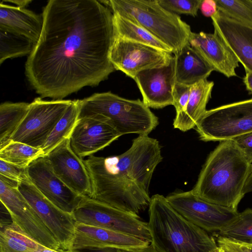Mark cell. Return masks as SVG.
<instances>
[{"instance_id":"cell-1","label":"cell","mask_w":252,"mask_h":252,"mask_svg":"<svg viewBox=\"0 0 252 252\" xmlns=\"http://www.w3.org/2000/svg\"><path fill=\"white\" fill-rule=\"evenodd\" d=\"M43 26L25 63V74L41 97L62 100L95 87L115 70L110 52L113 14L100 0H50Z\"/></svg>"},{"instance_id":"cell-2","label":"cell","mask_w":252,"mask_h":252,"mask_svg":"<svg viewBox=\"0 0 252 252\" xmlns=\"http://www.w3.org/2000/svg\"><path fill=\"white\" fill-rule=\"evenodd\" d=\"M162 160L159 142L148 135H139L121 155L89 156L84 162L90 177L91 198L139 217L149 206L150 184Z\"/></svg>"},{"instance_id":"cell-3","label":"cell","mask_w":252,"mask_h":252,"mask_svg":"<svg viewBox=\"0 0 252 252\" xmlns=\"http://www.w3.org/2000/svg\"><path fill=\"white\" fill-rule=\"evenodd\" d=\"M251 166L233 140L220 141L208 155L192 190L205 201L237 211Z\"/></svg>"},{"instance_id":"cell-4","label":"cell","mask_w":252,"mask_h":252,"mask_svg":"<svg viewBox=\"0 0 252 252\" xmlns=\"http://www.w3.org/2000/svg\"><path fill=\"white\" fill-rule=\"evenodd\" d=\"M149 217L151 245L159 252H214L218 248L213 237L179 214L162 195L151 197Z\"/></svg>"},{"instance_id":"cell-5","label":"cell","mask_w":252,"mask_h":252,"mask_svg":"<svg viewBox=\"0 0 252 252\" xmlns=\"http://www.w3.org/2000/svg\"><path fill=\"white\" fill-rule=\"evenodd\" d=\"M79 118L91 117L103 121L121 136L148 135L158 125V118L139 99L131 100L110 92L95 93L79 100Z\"/></svg>"},{"instance_id":"cell-6","label":"cell","mask_w":252,"mask_h":252,"mask_svg":"<svg viewBox=\"0 0 252 252\" xmlns=\"http://www.w3.org/2000/svg\"><path fill=\"white\" fill-rule=\"evenodd\" d=\"M111 10L146 29L167 45L174 55L188 43L189 25L177 14L162 7L158 0H100Z\"/></svg>"},{"instance_id":"cell-7","label":"cell","mask_w":252,"mask_h":252,"mask_svg":"<svg viewBox=\"0 0 252 252\" xmlns=\"http://www.w3.org/2000/svg\"><path fill=\"white\" fill-rule=\"evenodd\" d=\"M195 129L205 142L231 140L252 132V98L207 110Z\"/></svg>"},{"instance_id":"cell-8","label":"cell","mask_w":252,"mask_h":252,"mask_svg":"<svg viewBox=\"0 0 252 252\" xmlns=\"http://www.w3.org/2000/svg\"><path fill=\"white\" fill-rule=\"evenodd\" d=\"M72 215L76 223L129 235L151 243L148 223L127 212L89 196H82Z\"/></svg>"},{"instance_id":"cell-9","label":"cell","mask_w":252,"mask_h":252,"mask_svg":"<svg viewBox=\"0 0 252 252\" xmlns=\"http://www.w3.org/2000/svg\"><path fill=\"white\" fill-rule=\"evenodd\" d=\"M71 100H44L35 98L13 135L11 140L42 149L55 126L63 116Z\"/></svg>"},{"instance_id":"cell-10","label":"cell","mask_w":252,"mask_h":252,"mask_svg":"<svg viewBox=\"0 0 252 252\" xmlns=\"http://www.w3.org/2000/svg\"><path fill=\"white\" fill-rule=\"evenodd\" d=\"M172 207L187 220L208 232H218L239 213L205 201L191 190L174 192L166 197Z\"/></svg>"},{"instance_id":"cell-11","label":"cell","mask_w":252,"mask_h":252,"mask_svg":"<svg viewBox=\"0 0 252 252\" xmlns=\"http://www.w3.org/2000/svg\"><path fill=\"white\" fill-rule=\"evenodd\" d=\"M18 189L53 235L62 251L71 252L76 225L73 215L51 202L29 178L19 183Z\"/></svg>"},{"instance_id":"cell-12","label":"cell","mask_w":252,"mask_h":252,"mask_svg":"<svg viewBox=\"0 0 252 252\" xmlns=\"http://www.w3.org/2000/svg\"><path fill=\"white\" fill-rule=\"evenodd\" d=\"M0 200L12 221L24 232L47 248L62 251L53 235L18 188L0 180Z\"/></svg>"},{"instance_id":"cell-13","label":"cell","mask_w":252,"mask_h":252,"mask_svg":"<svg viewBox=\"0 0 252 252\" xmlns=\"http://www.w3.org/2000/svg\"><path fill=\"white\" fill-rule=\"evenodd\" d=\"M173 54L115 36L110 58L115 70L134 79L141 71L170 64Z\"/></svg>"},{"instance_id":"cell-14","label":"cell","mask_w":252,"mask_h":252,"mask_svg":"<svg viewBox=\"0 0 252 252\" xmlns=\"http://www.w3.org/2000/svg\"><path fill=\"white\" fill-rule=\"evenodd\" d=\"M26 171L32 184L42 194L62 210L72 215L82 196L59 178L45 157L32 161Z\"/></svg>"},{"instance_id":"cell-15","label":"cell","mask_w":252,"mask_h":252,"mask_svg":"<svg viewBox=\"0 0 252 252\" xmlns=\"http://www.w3.org/2000/svg\"><path fill=\"white\" fill-rule=\"evenodd\" d=\"M45 157L54 172L70 189L80 196L92 197L89 173L84 160L72 149L70 138L64 140Z\"/></svg>"},{"instance_id":"cell-16","label":"cell","mask_w":252,"mask_h":252,"mask_svg":"<svg viewBox=\"0 0 252 252\" xmlns=\"http://www.w3.org/2000/svg\"><path fill=\"white\" fill-rule=\"evenodd\" d=\"M149 108H162L174 104L176 84L174 56L169 64L140 72L134 79Z\"/></svg>"},{"instance_id":"cell-17","label":"cell","mask_w":252,"mask_h":252,"mask_svg":"<svg viewBox=\"0 0 252 252\" xmlns=\"http://www.w3.org/2000/svg\"><path fill=\"white\" fill-rule=\"evenodd\" d=\"M150 243L134 236L95 226L76 223L71 252L86 248H115L127 252L142 250Z\"/></svg>"},{"instance_id":"cell-18","label":"cell","mask_w":252,"mask_h":252,"mask_svg":"<svg viewBox=\"0 0 252 252\" xmlns=\"http://www.w3.org/2000/svg\"><path fill=\"white\" fill-rule=\"evenodd\" d=\"M121 136L107 123L85 117L78 119L70 143L74 152L82 159L104 149Z\"/></svg>"},{"instance_id":"cell-19","label":"cell","mask_w":252,"mask_h":252,"mask_svg":"<svg viewBox=\"0 0 252 252\" xmlns=\"http://www.w3.org/2000/svg\"><path fill=\"white\" fill-rule=\"evenodd\" d=\"M189 43L214 69L228 78L237 76L239 61L219 34L191 32Z\"/></svg>"},{"instance_id":"cell-20","label":"cell","mask_w":252,"mask_h":252,"mask_svg":"<svg viewBox=\"0 0 252 252\" xmlns=\"http://www.w3.org/2000/svg\"><path fill=\"white\" fill-rule=\"evenodd\" d=\"M217 32L246 72H252V27L227 17L218 10L211 17Z\"/></svg>"},{"instance_id":"cell-21","label":"cell","mask_w":252,"mask_h":252,"mask_svg":"<svg viewBox=\"0 0 252 252\" xmlns=\"http://www.w3.org/2000/svg\"><path fill=\"white\" fill-rule=\"evenodd\" d=\"M43 26L42 14L25 8L0 3V28L23 35L36 43Z\"/></svg>"},{"instance_id":"cell-22","label":"cell","mask_w":252,"mask_h":252,"mask_svg":"<svg viewBox=\"0 0 252 252\" xmlns=\"http://www.w3.org/2000/svg\"><path fill=\"white\" fill-rule=\"evenodd\" d=\"M176 83L191 86L207 79L213 68L188 43L174 55Z\"/></svg>"},{"instance_id":"cell-23","label":"cell","mask_w":252,"mask_h":252,"mask_svg":"<svg viewBox=\"0 0 252 252\" xmlns=\"http://www.w3.org/2000/svg\"><path fill=\"white\" fill-rule=\"evenodd\" d=\"M213 81L202 79L190 86L189 101L185 111L176 114L173 121L174 128L186 131L194 128L204 115L211 97Z\"/></svg>"},{"instance_id":"cell-24","label":"cell","mask_w":252,"mask_h":252,"mask_svg":"<svg viewBox=\"0 0 252 252\" xmlns=\"http://www.w3.org/2000/svg\"><path fill=\"white\" fill-rule=\"evenodd\" d=\"M113 14L115 36L172 54L167 45L141 26L117 14Z\"/></svg>"},{"instance_id":"cell-25","label":"cell","mask_w":252,"mask_h":252,"mask_svg":"<svg viewBox=\"0 0 252 252\" xmlns=\"http://www.w3.org/2000/svg\"><path fill=\"white\" fill-rule=\"evenodd\" d=\"M30 103L5 102L0 105V149L8 144L26 116Z\"/></svg>"},{"instance_id":"cell-26","label":"cell","mask_w":252,"mask_h":252,"mask_svg":"<svg viewBox=\"0 0 252 252\" xmlns=\"http://www.w3.org/2000/svg\"><path fill=\"white\" fill-rule=\"evenodd\" d=\"M42 245L12 221L0 223V249L9 252H37Z\"/></svg>"},{"instance_id":"cell-27","label":"cell","mask_w":252,"mask_h":252,"mask_svg":"<svg viewBox=\"0 0 252 252\" xmlns=\"http://www.w3.org/2000/svg\"><path fill=\"white\" fill-rule=\"evenodd\" d=\"M78 99L72 100L47 139L42 150L45 156L60 143L70 138L79 119Z\"/></svg>"},{"instance_id":"cell-28","label":"cell","mask_w":252,"mask_h":252,"mask_svg":"<svg viewBox=\"0 0 252 252\" xmlns=\"http://www.w3.org/2000/svg\"><path fill=\"white\" fill-rule=\"evenodd\" d=\"M35 45L23 35L0 28V64L8 59L29 56Z\"/></svg>"},{"instance_id":"cell-29","label":"cell","mask_w":252,"mask_h":252,"mask_svg":"<svg viewBox=\"0 0 252 252\" xmlns=\"http://www.w3.org/2000/svg\"><path fill=\"white\" fill-rule=\"evenodd\" d=\"M44 157L42 149L12 140L0 149V159L24 168Z\"/></svg>"},{"instance_id":"cell-30","label":"cell","mask_w":252,"mask_h":252,"mask_svg":"<svg viewBox=\"0 0 252 252\" xmlns=\"http://www.w3.org/2000/svg\"><path fill=\"white\" fill-rule=\"evenodd\" d=\"M219 236L252 244V209H247L218 232Z\"/></svg>"},{"instance_id":"cell-31","label":"cell","mask_w":252,"mask_h":252,"mask_svg":"<svg viewBox=\"0 0 252 252\" xmlns=\"http://www.w3.org/2000/svg\"><path fill=\"white\" fill-rule=\"evenodd\" d=\"M218 10L224 16L252 27V0H215Z\"/></svg>"},{"instance_id":"cell-32","label":"cell","mask_w":252,"mask_h":252,"mask_svg":"<svg viewBox=\"0 0 252 252\" xmlns=\"http://www.w3.org/2000/svg\"><path fill=\"white\" fill-rule=\"evenodd\" d=\"M165 9L175 14H184L195 17L202 0H158Z\"/></svg>"},{"instance_id":"cell-33","label":"cell","mask_w":252,"mask_h":252,"mask_svg":"<svg viewBox=\"0 0 252 252\" xmlns=\"http://www.w3.org/2000/svg\"><path fill=\"white\" fill-rule=\"evenodd\" d=\"M0 175L19 183L28 178L26 168L0 159Z\"/></svg>"},{"instance_id":"cell-34","label":"cell","mask_w":252,"mask_h":252,"mask_svg":"<svg viewBox=\"0 0 252 252\" xmlns=\"http://www.w3.org/2000/svg\"><path fill=\"white\" fill-rule=\"evenodd\" d=\"M190 86L176 83L174 89V104L176 114L184 112L190 94Z\"/></svg>"},{"instance_id":"cell-35","label":"cell","mask_w":252,"mask_h":252,"mask_svg":"<svg viewBox=\"0 0 252 252\" xmlns=\"http://www.w3.org/2000/svg\"><path fill=\"white\" fill-rule=\"evenodd\" d=\"M232 140L248 161L252 164V132L236 137Z\"/></svg>"},{"instance_id":"cell-36","label":"cell","mask_w":252,"mask_h":252,"mask_svg":"<svg viewBox=\"0 0 252 252\" xmlns=\"http://www.w3.org/2000/svg\"><path fill=\"white\" fill-rule=\"evenodd\" d=\"M200 9L203 15L207 17H211L218 11L215 0H202Z\"/></svg>"},{"instance_id":"cell-37","label":"cell","mask_w":252,"mask_h":252,"mask_svg":"<svg viewBox=\"0 0 252 252\" xmlns=\"http://www.w3.org/2000/svg\"><path fill=\"white\" fill-rule=\"evenodd\" d=\"M221 237L227 243L241 252H252V244L238 242Z\"/></svg>"},{"instance_id":"cell-38","label":"cell","mask_w":252,"mask_h":252,"mask_svg":"<svg viewBox=\"0 0 252 252\" xmlns=\"http://www.w3.org/2000/svg\"><path fill=\"white\" fill-rule=\"evenodd\" d=\"M73 252H127L115 248H93L76 250Z\"/></svg>"},{"instance_id":"cell-39","label":"cell","mask_w":252,"mask_h":252,"mask_svg":"<svg viewBox=\"0 0 252 252\" xmlns=\"http://www.w3.org/2000/svg\"><path fill=\"white\" fill-rule=\"evenodd\" d=\"M217 242L218 246L220 248L222 252H241L227 243L220 236L218 237Z\"/></svg>"},{"instance_id":"cell-40","label":"cell","mask_w":252,"mask_h":252,"mask_svg":"<svg viewBox=\"0 0 252 252\" xmlns=\"http://www.w3.org/2000/svg\"><path fill=\"white\" fill-rule=\"evenodd\" d=\"M243 80L246 89L249 92V94H252V72H246V75L243 77Z\"/></svg>"},{"instance_id":"cell-41","label":"cell","mask_w":252,"mask_h":252,"mask_svg":"<svg viewBox=\"0 0 252 252\" xmlns=\"http://www.w3.org/2000/svg\"><path fill=\"white\" fill-rule=\"evenodd\" d=\"M251 192H252V164L250 174L244 188L243 193L245 195Z\"/></svg>"},{"instance_id":"cell-42","label":"cell","mask_w":252,"mask_h":252,"mask_svg":"<svg viewBox=\"0 0 252 252\" xmlns=\"http://www.w3.org/2000/svg\"><path fill=\"white\" fill-rule=\"evenodd\" d=\"M2 2H9L10 3H12L13 4H15L16 6L21 7V8H25V6H27L28 4H29L30 3L32 2V0H1Z\"/></svg>"},{"instance_id":"cell-43","label":"cell","mask_w":252,"mask_h":252,"mask_svg":"<svg viewBox=\"0 0 252 252\" xmlns=\"http://www.w3.org/2000/svg\"><path fill=\"white\" fill-rule=\"evenodd\" d=\"M135 252H159L152 245L147 247Z\"/></svg>"},{"instance_id":"cell-44","label":"cell","mask_w":252,"mask_h":252,"mask_svg":"<svg viewBox=\"0 0 252 252\" xmlns=\"http://www.w3.org/2000/svg\"><path fill=\"white\" fill-rule=\"evenodd\" d=\"M37 252H63L54 250L49 249L48 248H47V247L42 245Z\"/></svg>"},{"instance_id":"cell-45","label":"cell","mask_w":252,"mask_h":252,"mask_svg":"<svg viewBox=\"0 0 252 252\" xmlns=\"http://www.w3.org/2000/svg\"><path fill=\"white\" fill-rule=\"evenodd\" d=\"M214 252H222L220 248L218 246V248Z\"/></svg>"},{"instance_id":"cell-46","label":"cell","mask_w":252,"mask_h":252,"mask_svg":"<svg viewBox=\"0 0 252 252\" xmlns=\"http://www.w3.org/2000/svg\"><path fill=\"white\" fill-rule=\"evenodd\" d=\"M0 252H9L5 250L0 249Z\"/></svg>"}]
</instances>
